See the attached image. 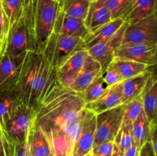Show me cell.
I'll return each instance as SVG.
<instances>
[{
	"label": "cell",
	"mask_w": 157,
	"mask_h": 156,
	"mask_svg": "<svg viewBox=\"0 0 157 156\" xmlns=\"http://www.w3.org/2000/svg\"><path fill=\"white\" fill-rule=\"evenodd\" d=\"M85 156H92V154H91V152H90V153H89V154H86Z\"/></svg>",
	"instance_id": "obj_41"
},
{
	"label": "cell",
	"mask_w": 157,
	"mask_h": 156,
	"mask_svg": "<svg viewBox=\"0 0 157 156\" xmlns=\"http://www.w3.org/2000/svg\"><path fill=\"white\" fill-rule=\"evenodd\" d=\"M124 104L101 112L96 115V130L94 145L113 142L122 124L124 115Z\"/></svg>",
	"instance_id": "obj_5"
},
{
	"label": "cell",
	"mask_w": 157,
	"mask_h": 156,
	"mask_svg": "<svg viewBox=\"0 0 157 156\" xmlns=\"http://www.w3.org/2000/svg\"><path fill=\"white\" fill-rule=\"evenodd\" d=\"M54 1H56V2H59L60 0H54Z\"/></svg>",
	"instance_id": "obj_42"
},
{
	"label": "cell",
	"mask_w": 157,
	"mask_h": 156,
	"mask_svg": "<svg viewBox=\"0 0 157 156\" xmlns=\"http://www.w3.org/2000/svg\"><path fill=\"white\" fill-rule=\"evenodd\" d=\"M124 23V20L123 18H116L111 20L110 22L103 25L93 33H89L84 38L86 50L93 47L95 44L110 39L119 30Z\"/></svg>",
	"instance_id": "obj_20"
},
{
	"label": "cell",
	"mask_w": 157,
	"mask_h": 156,
	"mask_svg": "<svg viewBox=\"0 0 157 156\" xmlns=\"http://www.w3.org/2000/svg\"><path fill=\"white\" fill-rule=\"evenodd\" d=\"M135 44H157L156 13L133 24H127L121 47Z\"/></svg>",
	"instance_id": "obj_7"
},
{
	"label": "cell",
	"mask_w": 157,
	"mask_h": 156,
	"mask_svg": "<svg viewBox=\"0 0 157 156\" xmlns=\"http://www.w3.org/2000/svg\"><path fill=\"white\" fill-rule=\"evenodd\" d=\"M111 20L108 9L99 0H92L84 24L89 33H93Z\"/></svg>",
	"instance_id": "obj_18"
},
{
	"label": "cell",
	"mask_w": 157,
	"mask_h": 156,
	"mask_svg": "<svg viewBox=\"0 0 157 156\" xmlns=\"http://www.w3.org/2000/svg\"><path fill=\"white\" fill-rule=\"evenodd\" d=\"M13 156H31L27 142H25L23 143L15 145Z\"/></svg>",
	"instance_id": "obj_36"
},
{
	"label": "cell",
	"mask_w": 157,
	"mask_h": 156,
	"mask_svg": "<svg viewBox=\"0 0 157 156\" xmlns=\"http://www.w3.org/2000/svg\"><path fill=\"white\" fill-rule=\"evenodd\" d=\"M154 67H152L151 73L140 94L143 109L150 122H156L157 115V77Z\"/></svg>",
	"instance_id": "obj_15"
},
{
	"label": "cell",
	"mask_w": 157,
	"mask_h": 156,
	"mask_svg": "<svg viewBox=\"0 0 157 156\" xmlns=\"http://www.w3.org/2000/svg\"><path fill=\"white\" fill-rule=\"evenodd\" d=\"M108 9L112 20L124 18L130 11L133 0H99Z\"/></svg>",
	"instance_id": "obj_28"
},
{
	"label": "cell",
	"mask_w": 157,
	"mask_h": 156,
	"mask_svg": "<svg viewBox=\"0 0 157 156\" xmlns=\"http://www.w3.org/2000/svg\"><path fill=\"white\" fill-rule=\"evenodd\" d=\"M26 142L31 156H55L44 132L34 123L29 130Z\"/></svg>",
	"instance_id": "obj_17"
},
{
	"label": "cell",
	"mask_w": 157,
	"mask_h": 156,
	"mask_svg": "<svg viewBox=\"0 0 157 156\" xmlns=\"http://www.w3.org/2000/svg\"><path fill=\"white\" fill-rule=\"evenodd\" d=\"M58 84L57 69L42 53L28 51L13 91L20 103L35 111Z\"/></svg>",
	"instance_id": "obj_1"
},
{
	"label": "cell",
	"mask_w": 157,
	"mask_h": 156,
	"mask_svg": "<svg viewBox=\"0 0 157 156\" xmlns=\"http://www.w3.org/2000/svg\"><path fill=\"white\" fill-rule=\"evenodd\" d=\"M87 54L88 53L86 49L79 50L57 69V79L61 86L69 87L82 69Z\"/></svg>",
	"instance_id": "obj_12"
},
{
	"label": "cell",
	"mask_w": 157,
	"mask_h": 156,
	"mask_svg": "<svg viewBox=\"0 0 157 156\" xmlns=\"http://www.w3.org/2000/svg\"><path fill=\"white\" fill-rule=\"evenodd\" d=\"M124 105L125 107H124V119H128L131 122H133L144 111L140 95Z\"/></svg>",
	"instance_id": "obj_30"
},
{
	"label": "cell",
	"mask_w": 157,
	"mask_h": 156,
	"mask_svg": "<svg viewBox=\"0 0 157 156\" xmlns=\"http://www.w3.org/2000/svg\"><path fill=\"white\" fill-rule=\"evenodd\" d=\"M9 23L0 4V39L3 41L9 30Z\"/></svg>",
	"instance_id": "obj_33"
},
{
	"label": "cell",
	"mask_w": 157,
	"mask_h": 156,
	"mask_svg": "<svg viewBox=\"0 0 157 156\" xmlns=\"http://www.w3.org/2000/svg\"><path fill=\"white\" fill-rule=\"evenodd\" d=\"M109 67L114 69L119 73L123 80L144 73L150 67L136 61L118 58H114Z\"/></svg>",
	"instance_id": "obj_23"
},
{
	"label": "cell",
	"mask_w": 157,
	"mask_h": 156,
	"mask_svg": "<svg viewBox=\"0 0 157 156\" xmlns=\"http://www.w3.org/2000/svg\"><path fill=\"white\" fill-rule=\"evenodd\" d=\"M127 23L124 21L119 30L107 41L99 43L87 49V53L101 66V73H104L114 59L115 51L121 46L124 31Z\"/></svg>",
	"instance_id": "obj_9"
},
{
	"label": "cell",
	"mask_w": 157,
	"mask_h": 156,
	"mask_svg": "<svg viewBox=\"0 0 157 156\" xmlns=\"http://www.w3.org/2000/svg\"><path fill=\"white\" fill-rule=\"evenodd\" d=\"M15 146L4 140L0 134V156H13Z\"/></svg>",
	"instance_id": "obj_34"
},
{
	"label": "cell",
	"mask_w": 157,
	"mask_h": 156,
	"mask_svg": "<svg viewBox=\"0 0 157 156\" xmlns=\"http://www.w3.org/2000/svg\"><path fill=\"white\" fill-rule=\"evenodd\" d=\"M53 33L71 37H79L84 39L89 34L84 21L66 15L59 9L53 28Z\"/></svg>",
	"instance_id": "obj_14"
},
{
	"label": "cell",
	"mask_w": 157,
	"mask_h": 156,
	"mask_svg": "<svg viewBox=\"0 0 157 156\" xmlns=\"http://www.w3.org/2000/svg\"><path fill=\"white\" fill-rule=\"evenodd\" d=\"M92 156H94V155H93V154H92Z\"/></svg>",
	"instance_id": "obj_43"
},
{
	"label": "cell",
	"mask_w": 157,
	"mask_h": 156,
	"mask_svg": "<svg viewBox=\"0 0 157 156\" xmlns=\"http://www.w3.org/2000/svg\"><path fill=\"white\" fill-rule=\"evenodd\" d=\"M150 124V121L147 119L144 111L133 122V133L135 144L140 148L144 143L148 142Z\"/></svg>",
	"instance_id": "obj_26"
},
{
	"label": "cell",
	"mask_w": 157,
	"mask_h": 156,
	"mask_svg": "<svg viewBox=\"0 0 157 156\" xmlns=\"http://www.w3.org/2000/svg\"><path fill=\"white\" fill-rule=\"evenodd\" d=\"M2 47L11 56H18L28 51H35L25 18L21 10L18 19L9 28L2 41Z\"/></svg>",
	"instance_id": "obj_4"
},
{
	"label": "cell",
	"mask_w": 157,
	"mask_h": 156,
	"mask_svg": "<svg viewBox=\"0 0 157 156\" xmlns=\"http://www.w3.org/2000/svg\"><path fill=\"white\" fill-rule=\"evenodd\" d=\"M152 67H150L145 72L133 77L124 80L122 82V104H127L132 99H135L141 94L144 90L147 79L152 70Z\"/></svg>",
	"instance_id": "obj_19"
},
{
	"label": "cell",
	"mask_w": 157,
	"mask_h": 156,
	"mask_svg": "<svg viewBox=\"0 0 157 156\" xmlns=\"http://www.w3.org/2000/svg\"><path fill=\"white\" fill-rule=\"evenodd\" d=\"M113 142H105L93 147L91 154L94 156H112Z\"/></svg>",
	"instance_id": "obj_31"
},
{
	"label": "cell",
	"mask_w": 157,
	"mask_h": 156,
	"mask_svg": "<svg viewBox=\"0 0 157 156\" xmlns=\"http://www.w3.org/2000/svg\"><path fill=\"white\" fill-rule=\"evenodd\" d=\"M83 49H86L83 38L52 33L41 53L52 67L58 69L74 54Z\"/></svg>",
	"instance_id": "obj_3"
},
{
	"label": "cell",
	"mask_w": 157,
	"mask_h": 156,
	"mask_svg": "<svg viewBox=\"0 0 157 156\" xmlns=\"http://www.w3.org/2000/svg\"><path fill=\"white\" fill-rule=\"evenodd\" d=\"M92 0H60V9L67 16L84 21Z\"/></svg>",
	"instance_id": "obj_24"
},
{
	"label": "cell",
	"mask_w": 157,
	"mask_h": 156,
	"mask_svg": "<svg viewBox=\"0 0 157 156\" xmlns=\"http://www.w3.org/2000/svg\"><path fill=\"white\" fill-rule=\"evenodd\" d=\"M84 106L81 93L58 83L35 111L33 123L48 136L63 128Z\"/></svg>",
	"instance_id": "obj_2"
},
{
	"label": "cell",
	"mask_w": 157,
	"mask_h": 156,
	"mask_svg": "<svg viewBox=\"0 0 157 156\" xmlns=\"http://www.w3.org/2000/svg\"><path fill=\"white\" fill-rule=\"evenodd\" d=\"M107 87V86L103 79L102 73H101L81 93L84 104L90 103L97 100L102 95Z\"/></svg>",
	"instance_id": "obj_27"
},
{
	"label": "cell",
	"mask_w": 157,
	"mask_h": 156,
	"mask_svg": "<svg viewBox=\"0 0 157 156\" xmlns=\"http://www.w3.org/2000/svg\"><path fill=\"white\" fill-rule=\"evenodd\" d=\"M34 119L35 111L19 102L6 123V133L8 141L14 146L26 142Z\"/></svg>",
	"instance_id": "obj_6"
},
{
	"label": "cell",
	"mask_w": 157,
	"mask_h": 156,
	"mask_svg": "<svg viewBox=\"0 0 157 156\" xmlns=\"http://www.w3.org/2000/svg\"><path fill=\"white\" fill-rule=\"evenodd\" d=\"M154 13H156V0H133L130 11L124 18V21L131 24Z\"/></svg>",
	"instance_id": "obj_22"
},
{
	"label": "cell",
	"mask_w": 157,
	"mask_h": 156,
	"mask_svg": "<svg viewBox=\"0 0 157 156\" xmlns=\"http://www.w3.org/2000/svg\"><path fill=\"white\" fill-rule=\"evenodd\" d=\"M96 114L86 110L79 136L73 148L71 156H85L91 152L94 145Z\"/></svg>",
	"instance_id": "obj_10"
},
{
	"label": "cell",
	"mask_w": 157,
	"mask_h": 156,
	"mask_svg": "<svg viewBox=\"0 0 157 156\" xmlns=\"http://www.w3.org/2000/svg\"><path fill=\"white\" fill-rule=\"evenodd\" d=\"M113 144L124 152L125 150L135 144L133 133V122L128 119H123L122 124L119 131L113 140Z\"/></svg>",
	"instance_id": "obj_25"
},
{
	"label": "cell",
	"mask_w": 157,
	"mask_h": 156,
	"mask_svg": "<svg viewBox=\"0 0 157 156\" xmlns=\"http://www.w3.org/2000/svg\"><path fill=\"white\" fill-rule=\"evenodd\" d=\"M2 46V40L0 39V50H1Z\"/></svg>",
	"instance_id": "obj_40"
},
{
	"label": "cell",
	"mask_w": 157,
	"mask_h": 156,
	"mask_svg": "<svg viewBox=\"0 0 157 156\" xmlns=\"http://www.w3.org/2000/svg\"><path fill=\"white\" fill-rule=\"evenodd\" d=\"M139 156H157L150 142H147L140 148Z\"/></svg>",
	"instance_id": "obj_37"
},
{
	"label": "cell",
	"mask_w": 157,
	"mask_h": 156,
	"mask_svg": "<svg viewBox=\"0 0 157 156\" xmlns=\"http://www.w3.org/2000/svg\"><path fill=\"white\" fill-rule=\"evenodd\" d=\"M18 103L19 102L17 99L13 90L0 92V134L4 140L10 145L12 144L6 138V126L11 115Z\"/></svg>",
	"instance_id": "obj_21"
},
{
	"label": "cell",
	"mask_w": 157,
	"mask_h": 156,
	"mask_svg": "<svg viewBox=\"0 0 157 156\" xmlns=\"http://www.w3.org/2000/svg\"><path fill=\"white\" fill-rule=\"evenodd\" d=\"M26 54L27 52L18 56H11L2 47L0 50V92L14 90Z\"/></svg>",
	"instance_id": "obj_8"
},
{
	"label": "cell",
	"mask_w": 157,
	"mask_h": 156,
	"mask_svg": "<svg viewBox=\"0 0 157 156\" xmlns=\"http://www.w3.org/2000/svg\"><path fill=\"white\" fill-rule=\"evenodd\" d=\"M0 4L11 27L19 16L22 0H0Z\"/></svg>",
	"instance_id": "obj_29"
},
{
	"label": "cell",
	"mask_w": 157,
	"mask_h": 156,
	"mask_svg": "<svg viewBox=\"0 0 157 156\" xmlns=\"http://www.w3.org/2000/svg\"><path fill=\"white\" fill-rule=\"evenodd\" d=\"M112 156H124V152L121 151L114 144H113V150Z\"/></svg>",
	"instance_id": "obj_39"
},
{
	"label": "cell",
	"mask_w": 157,
	"mask_h": 156,
	"mask_svg": "<svg viewBox=\"0 0 157 156\" xmlns=\"http://www.w3.org/2000/svg\"><path fill=\"white\" fill-rule=\"evenodd\" d=\"M150 133L148 142L151 143L155 153L157 154V125L156 122H150Z\"/></svg>",
	"instance_id": "obj_35"
},
{
	"label": "cell",
	"mask_w": 157,
	"mask_h": 156,
	"mask_svg": "<svg viewBox=\"0 0 157 156\" xmlns=\"http://www.w3.org/2000/svg\"><path fill=\"white\" fill-rule=\"evenodd\" d=\"M157 44H135L120 47L114 58L127 59L145 64L148 67L156 64Z\"/></svg>",
	"instance_id": "obj_11"
},
{
	"label": "cell",
	"mask_w": 157,
	"mask_h": 156,
	"mask_svg": "<svg viewBox=\"0 0 157 156\" xmlns=\"http://www.w3.org/2000/svg\"><path fill=\"white\" fill-rule=\"evenodd\" d=\"M122 82L106 88L104 93L97 100L85 104L84 108L98 114L101 112L115 108L122 104Z\"/></svg>",
	"instance_id": "obj_13"
},
{
	"label": "cell",
	"mask_w": 157,
	"mask_h": 156,
	"mask_svg": "<svg viewBox=\"0 0 157 156\" xmlns=\"http://www.w3.org/2000/svg\"><path fill=\"white\" fill-rule=\"evenodd\" d=\"M101 73V66L98 61L87 54L82 69L68 88L76 93H81Z\"/></svg>",
	"instance_id": "obj_16"
},
{
	"label": "cell",
	"mask_w": 157,
	"mask_h": 156,
	"mask_svg": "<svg viewBox=\"0 0 157 156\" xmlns=\"http://www.w3.org/2000/svg\"><path fill=\"white\" fill-rule=\"evenodd\" d=\"M139 151L140 148L134 144L124 151V156H139Z\"/></svg>",
	"instance_id": "obj_38"
},
{
	"label": "cell",
	"mask_w": 157,
	"mask_h": 156,
	"mask_svg": "<svg viewBox=\"0 0 157 156\" xmlns=\"http://www.w3.org/2000/svg\"><path fill=\"white\" fill-rule=\"evenodd\" d=\"M103 79H104V83L107 87L113 86L114 84H118V83L123 81V79L120 76L119 73L116 71L112 67H108L106 71L104 73H102Z\"/></svg>",
	"instance_id": "obj_32"
}]
</instances>
